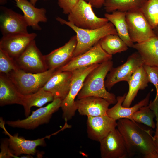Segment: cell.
<instances>
[{"instance_id":"obj_1","label":"cell","mask_w":158,"mask_h":158,"mask_svg":"<svg viewBox=\"0 0 158 158\" xmlns=\"http://www.w3.org/2000/svg\"><path fill=\"white\" fill-rule=\"evenodd\" d=\"M117 123V128L125 142L128 157L158 158L152 128L127 118L119 119Z\"/></svg>"},{"instance_id":"obj_2","label":"cell","mask_w":158,"mask_h":158,"mask_svg":"<svg viewBox=\"0 0 158 158\" xmlns=\"http://www.w3.org/2000/svg\"><path fill=\"white\" fill-rule=\"evenodd\" d=\"M113 62L108 60L101 63L87 75L77 96V99L94 96L102 98L111 104L117 102L115 95L106 90L104 85L105 78L113 67Z\"/></svg>"},{"instance_id":"obj_3","label":"cell","mask_w":158,"mask_h":158,"mask_svg":"<svg viewBox=\"0 0 158 158\" xmlns=\"http://www.w3.org/2000/svg\"><path fill=\"white\" fill-rule=\"evenodd\" d=\"M56 20L62 25H66L76 33L77 45L73 56L80 55L91 48L105 36L110 34L118 35L113 25L109 22L104 26L98 28L87 29L79 28L60 17H57Z\"/></svg>"},{"instance_id":"obj_4","label":"cell","mask_w":158,"mask_h":158,"mask_svg":"<svg viewBox=\"0 0 158 158\" xmlns=\"http://www.w3.org/2000/svg\"><path fill=\"white\" fill-rule=\"evenodd\" d=\"M56 71L49 69L42 73H31L19 69L6 75L18 91L25 95L34 93L43 87Z\"/></svg>"},{"instance_id":"obj_5","label":"cell","mask_w":158,"mask_h":158,"mask_svg":"<svg viewBox=\"0 0 158 158\" xmlns=\"http://www.w3.org/2000/svg\"><path fill=\"white\" fill-rule=\"evenodd\" d=\"M92 7L84 0H78L68 14V21L78 28L87 29L98 28L107 23L108 20L97 16Z\"/></svg>"},{"instance_id":"obj_6","label":"cell","mask_w":158,"mask_h":158,"mask_svg":"<svg viewBox=\"0 0 158 158\" xmlns=\"http://www.w3.org/2000/svg\"><path fill=\"white\" fill-rule=\"evenodd\" d=\"M100 64L75 70L72 71V76L69 92L62 100L61 108L62 117L66 122L71 120L75 115L77 110L75 98L81 89L84 81L89 73Z\"/></svg>"},{"instance_id":"obj_7","label":"cell","mask_w":158,"mask_h":158,"mask_svg":"<svg viewBox=\"0 0 158 158\" xmlns=\"http://www.w3.org/2000/svg\"><path fill=\"white\" fill-rule=\"evenodd\" d=\"M62 100L56 98L46 106L32 112L31 115L23 119L8 121L6 124L13 128L34 129L39 126L49 123L53 114L61 107Z\"/></svg>"},{"instance_id":"obj_8","label":"cell","mask_w":158,"mask_h":158,"mask_svg":"<svg viewBox=\"0 0 158 158\" xmlns=\"http://www.w3.org/2000/svg\"><path fill=\"white\" fill-rule=\"evenodd\" d=\"M126 19L129 37L134 43L141 42L156 36L140 8L127 12Z\"/></svg>"},{"instance_id":"obj_9","label":"cell","mask_w":158,"mask_h":158,"mask_svg":"<svg viewBox=\"0 0 158 158\" xmlns=\"http://www.w3.org/2000/svg\"><path fill=\"white\" fill-rule=\"evenodd\" d=\"M112 56L107 53L99 42L85 52L73 57L66 64L56 69L59 71H71L95 64L111 60Z\"/></svg>"},{"instance_id":"obj_10","label":"cell","mask_w":158,"mask_h":158,"mask_svg":"<svg viewBox=\"0 0 158 158\" xmlns=\"http://www.w3.org/2000/svg\"><path fill=\"white\" fill-rule=\"evenodd\" d=\"M14 59L19 68L26 72L38 73L48 70L44 55L37 47L35 40Z\"/></svg>"},{"instance_id":"obj_11","label":"cell","mask_w":158,"mask_h":158,"mask_svg":"<svg viewBox=\"0 0 158 158\" xmlns=\"http://www.w3.org/2000/svg\"><path fill=\"white\" fill-rule=\"evenodd\" d=\"M143 65V62L138 52L133 53L123 64L111 68L104 81L105 87L110 90L118 82L123 81L128 82L134 73Z\"/></svg>"},{"instance_id":"obj_12","label":"cell","mask_w":158,"mask_h":158,"mask_svg":"<svg viewBox=\"0 0 158 158\" xmlns=\"http://www.w3.org/2000/svg\"><path fill=\"white\" fill-rule=\"evenodd\" d=\"M99 142L102 158H125L128 157L124 140L117 128L110 132Z\"/></svg>"},{"instance_id":"obj_13","label":"cell","mask_w":158,"mask_h":158,"mask_svg":"<svg viewBox=\"0 0 158 158\" xmlns=\"http://www.w3.org/2000/svg\"><path fill=\"white\" fill-rule=\"evenodd\" d=\"M0 125L4 133L9 137L8 139L9 147L15 158H19L18 156L22 154L34 155L36 153V147L38 146H45L46 145L45 139L49 138L51 136L33 140H26L19 137L18 133L13 135L10 134L6 129L4 121L1 118Z\"/></svg>"},{"instance_id":"obj_14","label":"cell","mask_w":158,"mask_h":158,"mask_svg":"<svg viewBox=\"0 0 158 158\" xmlns=\"http://www.w3.org/2000/svg\"><path fill=\"white\" fill-rule=\"evenodd\" d=\"M0 10V30L2 36L28 33V26L23 16L3 6Z\"/></svg>"},{"instance_id":"obj_15","label":"cell","mask_w":158,"mask_h":158,"mask_svg":"<svg viewBox=\"0 0 158 158\" xmlns=\"http://www.w3.org/2000/svg\"><path fill=\"white\" fill-rule=\"evenodd\" d=\"M86 123L88 138L99 142L116 128L117 125L116 121L107 115L88 116Z\"/></svg>"},{"instance_id":"obj_16","label":"cell","mask_w":158,"mask_h":158,"mask_svg":"<svg viewBox=\"0 0 158 158\" xmlns=\"http://www.w3.org/2000/svg\"><path fill=\"white\" fill-rule=\"evenodd\" d=\"M37 36L35 33H20L2 36L0 49L14 59L19 56Z\"/></svg>"},{"instance_id":"obj_17","label":"cell","mask_w":158,"mask_h":158,"mask_svg":"<svg viewBox=\"0 0 158 158\" xmlns=\"http://www.w3.org/2000/svg\"><path fill=\"white\" fill-rule=\"evenodd\" d=\"M77 43L76 36L75 35L63 46L44 55L48 70L56 69L68 63L73 56Z\"/></svg>"},{"instance_id":"obj_18","label":"cell","mask_w":158,"mask_h":158,"mask_svg":"<svg viewBox=\"0 0 158 158\" xmlns=\"http://www.w3.org/2000/svg\"><path fill=\"white\" fill-rule=\"evenodd\" d=\"M72 76V72L56 71L42 88L51 93L54 99L63 100L69 92Z\"/></svg>"},{"instance_id":"obj_19","label":"cell","mask_w":158,"mask_h":158,"mask_svg":"<svg viewBox=\"0 0 158 158\" xmlns=\"http://www.w3.org/2000/svg\"><path fill=\"white\" fill-rule=\"evenodd\" d=\"M77 109L81 115L98 116L107 115L111 104L104 99L90 96L75 100Z\"/></svg>"},{"instance_id":"obj_20","label":"cell","mask_w":158,"mask_h":158,"mask_svg":"<svg viewBox=\"0 0 158 158\" xmlns=\"http://www.w3.org/2000/svg\"><path fill=\"white\" fill-rule=\"evenodd\" d=\"M16 6L23 13L24 18L28 26L36 30H40L41 27L40 22L46 23L47 19L46 15V10L44 8H37L35 7L28 0H14Z\"/></svg>"},{"instance_id":"obj_21","label":"cell","mask_w":158,"mask_h":158,"mask_svg":"<svg viewBox=\"0 0 158 158\" xmlns=\"http://www.w3.org/2000/svg\"><path fill=\"white\" fill-rule=\"evenodd\" d=\"M126 93L123 96L116 97L117 102L112 107L109 108L107 115L114 120L117 121L121 118H127L133 121L132 116L133 114L141 107L149 104L150 92L142 100L131 107H124L122 104L125 98Z\"/></svg>"},{"instance_id":"obj_22","label":"cell","mask_w":158,"mask_h":158,"mask_svg":"<svg viewBox=\"0 0 158 158\" xmlns=\"http://www.w3.org/2000/svg\"><path fill=\"white\" fill-rule=\"evenodd\" d=\"M148 78L143 65L139 67L133 74L129 81V90L122 105L130 107L140 90L145 89L149 83Z\"/></svg>"},{"instance_id":"obj_23","label":"cell","mask_w":158,"mask_h":158,"mask_svg":"<svg viewBox=\"0 0 158 158\" xmlns=\"http://www.w3.org/2000/svg\"><path fill=\"white\" fill-rule=\"evenodd\" d=\"M24 95L17 90L6 74H0V105L17 104L22 105Z\"/></svg>"},{"instance_id":"obj_24","label":"cell","mask_w":158,"mask_h":158,"mask_svg":"<svg viewBox=\"0 0 158 158\" xmlns=\"http://www.w3.org/2000/svg\"><path fill=\"white\" fill-rule=\"evenodd\" d=\"M132 48L139 54L144 65L158 67V36L156 35L143 42L134 44Z\"/></svg>"},{"instance_id":"obj_25","label":"cell","mask_w":158,"mask_h":158,"mask_svg":"<svg viewBox=\"0 0 158 158\" xmlns=\"http://www.w3.org/2000/svg\"><path fill=\"white\" fill-rule=\"evenodd\" d=\"M126 12L116 11L111 13H106L104 17L114 26L118 35L128 47L132 48L134 44L128 34L126 19Z\"/></svg>"},{"instance_id":"obj_26","label":"cell","mask_w":158,"mask_h":158,"mask_svg":"<svg viewBox=\"0 0 158 158\" xmlns=\"http://www.w3.org/2000/svg\"><path fill=\"white\" fill-rule=\"evenodd\" d=\"M24 95L22 106L23 107L26 117L30 115L32 107H42L54 99L51 93L44 90L42 87L34 93Z\"/></svg>"},{"instance_id":"obj_27","label":"cell","mask_w":158,"mask_h":158,"mask_svg":"<svg viewBox=\"0 0 158 158\" xmlns=\"http://www.w3.org/2000/svg\"><path fill=\"white\" fill-rule=\"evenodd\" d=\"M147 0H106L104 9L107 13L118 11L126 12L140 8Z\"/></svg>"},{"instance_id":"obj_28","label":"cell","mask_w":158,"mask_h":158,"mask_svg":"<svg viewBox=\"0 0 158 158\" xmlns=\"http://www.w3.org/2000/svg\"><path fill=\"white\" fill-rule=\"evenodd\" d=\"M102 49L108 54L112 56L127 50L128 46L116 35H107L99 41Z\"/></svg>"},{"instance_id":"obj_29","label":"cell","mask_w":158,"mask_h":158,"mask_svg":"<svg viewBox=\"0 0 158 158\" xmlns=\"http://www.w3.org/2000/svg\"><path fill=\"white\" fill-rule=\"evenodd\" d=\"M158 116V114L151 109L148 105L141 107L132 115L133 121L144 124L152 129H155L156 124L154 119Z\"/></svg>"},{"instance_id":"obj_30","label":"cell","mask_w":158,"mask_h":158,"mask_svg":"<svg viewBox=\"0 0 158 158\" xmlns=\"http://www.w3.org/2000/svg\"><path fill=\"white\" fill-rule=\"evenodd\" d=\"M140 9L153 29L158 26V0H147Z\"/></svg>"},{"instance_id":"obj_31","label":"cell","mask_w":158,"mask_h":158,"mask_svg":"<svg viewBox=\"0 0 158 158\" xmlns=\"http://www.w3.org/2000/svg\"><path fill=\"white\" fill-rule=\"evenodd\" d=\"M143 67L147 75L149 82L153 84L156 91V96L152 102H150L148 105L150 108L156 112L158 111V67L150 66L145 65Z\"/></svg>"},{"instance_id":"obj_32","label":"cell","mask_w":158,"mask_h":158,"mask_svg":"<svg viewBox=\"0 0 158 158\" xmlns=\"http://www.w3.org/2000/svg\"><path fill=\"white\" fill-rule=\"evenodd\" d=\"M18 69L15 60L0 49V74L7 75Z\"/></svg>"},{"instance_id":"obj_33","label":"cell","mask_w":158,"mask_h":158,"mask_svg":"<svg viewBox=\"0 0 158 158\" xmlns=\"http://www.w3.org/2000/svg\"><path fill=\"white\" fill-rule=\"evenodd\" d=\"M58 4L61 8L63 13L68 14L78 0H58Z\"/></svg>"},{"instance_id":"obj_34","label":"cell","mask_w":158,"mask_h":158,"mask_svg":"<svg viewBox=\"0 0 158 158\" xmlns=\"http://www.w3.org/2000/svg\"><path fill=\"white\" fill-rule=\"evenodd\" d=\"M0 158H15V155L12 153L9 146L8 139H6L1 143Z\"/></svg>"},{"instance_id":"obj_35","label":"cell","mask_w":158,"mask_h":158,"mask_svg":"<svg viewBox=\"0 0 158 158\" xmlns=\"http://www.w3.org/2000/svg\"><path fill=\"white\" fill-rule=\"evenodd\" d=\"M90 4L93 7L100 8L103 6L106 0H84Z\"/></svg>"},{"instance_id":"obj_36","label":"cell","mask_w":158,"mask_h":158,"mask_svg":"<svg viewBox=\"0 0 158 158\" xmlns=\"http://www.w3.org/2000/svg\"><path fill=\"white\" fill-rule=\"evenodd\" d=\"M154 140L155 145L158 152V135H154Z\"/></svg>"},{"instance_id":"obj_37","label":"cell","mask_w":158,"mask_h":158,"mask_svg":"<svg viewBox=\"0 0 158 158\" xmlns=\"http://www.w3.org/2000/svg\"><path fill=\"white\" fill-rule=\"evenodd\" d=\"M153 30L156 35L158 36V26L156 27Z\"/></svg>"},{"instance_id":"obj_38","label":"cell","mask_w":158,"mask_h":158,"mask_svg":"<svg viewBox=\"0 0 158 158\" xmlns=\"http://www.w3.org/2000/svg\"><path fill=\"white\" fill-rule=\"evenodd\" d=\"M38 0H30V1L34 6H35L36 2ZM44 1H47V0H42Z\"/></svg>"},{"instance_id":"obj_39","label":"cell","mask_w":158,"mask_h":158,"mask_svg":"<svg viewBox=\"0 0 158 158\" xmlns=\"http://www.w3.org/2000/svg\"><path fill=\"white\" fill-rule=\"evenodd\" d=\"M7 0H0V4L1 5H4L6 3Z\"/></svg>"}]
</instances>
